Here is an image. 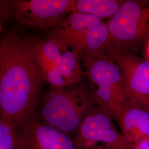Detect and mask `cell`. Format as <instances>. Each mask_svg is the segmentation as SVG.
<instances>
[{
  "label": "cell",
  "instance_id": "obj_1",
  "mask_svg": "<svg viewBox=\"0 0 149 149\" xmlns=\"http://www.w3.org/2000/svg\"><path fill=\"white\" fill-rule=\"evenodd\" d=\"M44 85L32 34L16 26L11 28L0 40V115L15 124L34 116Z\"/></svg>",
  "mask_w": 149,
  "mask_h": 149
},
{
  "label": "cell",
  "instance_id": "obj_2",
  "mask_svg": "<svg viewBox=\"0 0 149 149\" xmlns=\"http://www.w3.org/2000/svg\"><path fill=\"white\" fill-rule=\"evenodd\" d=\"M97 106L87 81L83 79L72 85L45 88L34 116L74 140L81 123Z\"/></svg>",
  "mask_w": 149,
  "mask_h": 149
},
{
  "label": "cell",
  "instance_id": "obj_3",
  "mask_svg": "<svg viewBox=\"0 0 149 149\" xmlns=\"http://www.w3.org/2000/svg\"><path fill=\"white\" fill-rule=\"evenodd\" d=\"M34 56L45 85L63 87L84 79L82 56L80 52L58 38L47 34L32 35Z\"/></svg>",
  "mask_w": 149,
  "mask_h": 149
},
{
  "label": "cell",
  "instance_id": "obj_4",
  "mask_svg": "<svg viewBox=\"0 0 149 149\" xmlns=\"http://www.w3.org/2000/svg\"><path fill=\"white\" fill-rule=\"evenodd\" d=\"M84 76L98 106L115 120L129 102L119 65L104 53L82 57Z\"/></svg>",
  "mask_w": 149,
  "mask_h": 149
},
{
  "label": "cell",
  "instance_id": "obj_5",
  "mask_svg": "<svg viewBox=\"0 0 149 149\" xmlns=\"http://www.w3.org/2000/svg\"><path fill=\"white\" fill-rule=\"evenodd\" d=\"M106 22L109 32L107 51L133 52L149 38V0H124Z\"/></svg>",
  "mask_w": 149,
  "mask_h": 149
},
{
  "label": "cell",
  "instance_id": "obj_6",
  "mask_svg": "<svg viewBox=\"0 0 149 149\" xmlns=\"http://www.w3.org/2000/svg\"><path fill=\"white\" fill-rule=\"evenodd\" d=\"M80 52L82 57L107 52L109 32L106 22L96 16L72 12L48 32Z\"/></svg>",
  "mask_w": 149,
  "mask_h": 149
},
{
  "label": "cell",
  "instance_id": "obj_7",
  "mask_svg": "<svg viewBox=\"0 0 149 149\" xmlns=\"http://www.w3.org/2000/svg\"><path fill=\"white\" fill-rule=\"evenodd\" d=\"M76 0H9L10 20L24 30L49 32L74 12Z\"/></svg>",
  "mask_w": 149,
  "mask_h": 149
},
{
  "label": "cell",
  "instance_id": "obj_8",
  "mask_svg": "<svg viewBox=\"0 0 149 149\" xmlns=\"http://www.w3.org/2000/svg\"><path fill=\"white\" fill-rule=\"evenodd\" d=\"M115 120L101 107L96 108L81 123L74 139L77 149H96L106 146L130 149L132 143L123 136Z\"/></svg>",
  "mask_w": 149,
  "mask_h": 149
},
{
  "label": "cell",
  "instance_id": "obj_9",
  "mask_svg": "<svg viewBox=\"0 0 149 149\" xmlns=\"http://www.w3.org/2000/svg\"><path fill=\"white\" fill-rule=\"evenodd\" d=\"M116 60L130 100L149 113V60L134 52L107 51Z\"/></svg>",
  "mask_w": 149,
  "mask_h": 149
},
{
  "label": "cell",
  "instance_id": "obj_10",
  "mask_svg": "<svg viewBox=\"0 0 149 149\" xmlns=\"http://www.w3.org/2000/svg\"><path fill=\"white\" fill-rule=\"evenodd\" d=\"M15 126L18 149H77L68 135L34 116L24 118Z\"/></svg>",
  "mask_w": 149,
  "mask_h": 149
},
{
  "label": "cell",
  "instance_id": "obj_11",
  "mask_svg": "<svg viewBox=\"0 0 149 149\" xmlns=\"http://www.w3.org/2000/svg\"><path fill=\"white\" fill-rule=\"evenodd\" d=\"M115 122L130 143L149 136V113L132 101L123 108Z\"/></svg>",
  "mask_w": 149,
  "mask_h": 149
},
{
  "label": "cell",
  "instance_id": "obj_12",
  "mask_svg": "<svg viewBox=\"0 0 149 149\" xmlns=\"http://www.w3.org/2000/svg\"><path fill=\"white\" fill-rule=\"evenodd\" d=\"M121 0H76L74 12L96 16L103 20L113 16L122 5Z\"/></svg>",
  "mask_w": 149,
  "mask_h": 149
},
{
  "label": "cell",
  "instance_id": "obj_13",
  "mask_svg": "<svg viewBox=\"0 0 149 149\" xmlns=\"http://www.w3.org/2000/svg\"><path fill=\"white\" fill-rule=\"evenodd\" d=\"M0 149H18L15 124L0 115Z\"/></svg>",
  "mask_w": 149,
  "mask_h": 149
},
{
  "label": "cell",
  "instance_id": "obj_14",
  "mask_svg": "<svg viewBox=\"0 0 149 149\" xmlns=\"http://www.w3.org/2000/svg\"><path fill=\"white\" fill-rule=\"evenodd\" d=\"M10 20V11L9 0L0 1V32L4 31L6 23Z\"/></svg>",
  "mask_w": 149,
  "mask_h": 149
},
{
  "label": "cell",
  "instance_id": "obj_15",
  "mask_svg": "<svg viewBox=\"0 0 149 149\" xmlns=\"http://www.w3.org/2000/svg\"><path fill=\"white\" fill-rule=\"evenodd\" d=\"M130 149H149V136L132 143Z\"/></svg>",
  "mask_w": 149,
  "mask_h": 149
},
{
  "label": "cell",
  "instance_id": "obj_16",
  "mask_svg": "<svg viewBox=\"0 0 149 149\" xmlns=\"http://www.w3.org/2000/svg\"><path fill=\"white\" fill-rule=\"evenodd\" d=\"M146 55L148 57V59L149 60V38L148 40V43H147V46H146Z\"/></svg>",
  "mask_w": 149,
  "mask_h": 149
},
{
  "label": "cell",
  "instance_id": "obj_17",
  "mask_svg": "<svg viewBox=\"0 0 149 149\" xmlns=\"http://www.w3.org/2000/svg\"><path fill=\"white\" fill-rule=\"evenodd\" d=\"M96 149H118L116 148H109V147H106V146H100Z\"/></svg>",
  "mask_w": 149,
  "mask_h": 149
}]
</instances>
